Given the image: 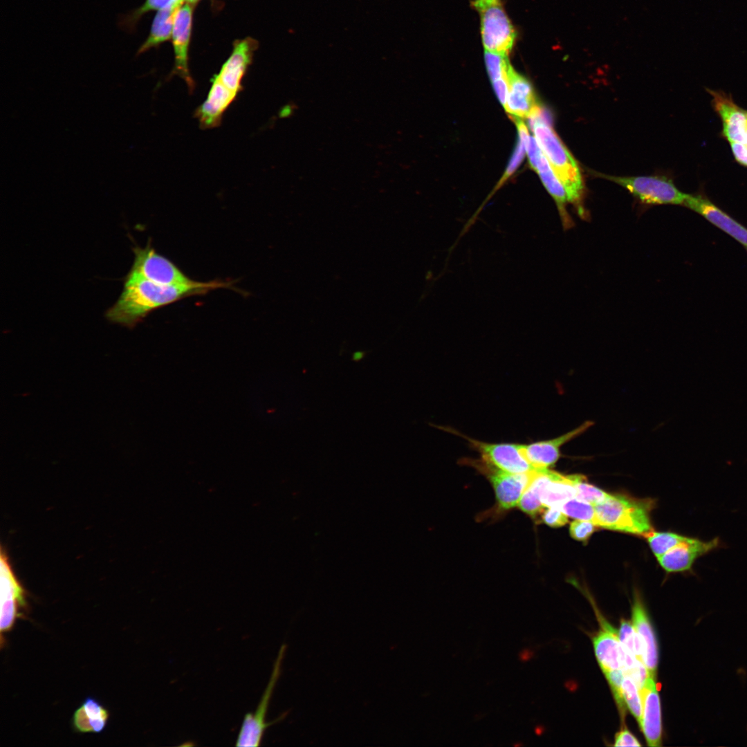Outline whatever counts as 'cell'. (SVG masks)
Masks as SVG:
<instances>
[{
    "label": "cell",
    "mask_w": 747,
    "mask_h": 747,
    "mask_svg": "<svg viewBox=\"0 0 747 747\" xmlns=\"http://www.w3.org/2000/svg\"><path fill=\"white\" fill-rule=\"evenodd\" d=\"M229 286L231 283L217 280L163 285L143 279L125 277L120 296L107 311L105 315L111 322L133 327L158 308L187 297L203 295L216 288Z\"/></svg>",
    "instance_id": "cell-1"
},
{
    "label": "cell",
    "mask_w": 747,
    "mask_h": 747,
    "mask_svg": "<svg viewBox=\"0 0 747 747\" xmlns=\"http://www.w3.org/2000/svg\"><path fill=\"white\" fill-rule=\"evenodd\" d=\"M257 47V42L252 38L234 44L231 55L212 78L205 100L195 111L201 128L212 129L221 124L224 113L243 89L242 80Z\"/></svg>",
    "instance_id": "cell-2"
},
{
    "label": "cell",
    "mask_w": 747,
    "mask_h": 747,
    "mask_svg": "<svg viewBox=\"0 0 747 747\" xmlns=\"http://www.w3.org/2000/svg\"><path fill=\"white\" fill-rule=\"evenodd\" d=\"M528 124L553 172L563 185L568 202L576 208L582 219L587 214L583 206L584 188L575 159L550 126L543 109L528 118Z\"/></svg>",
    "instance_id": "cell-3"
},
{
    "label": "cell",
    "mask_w": 747,
    "mask_h": 747,
    "mask_svg": "<svg viewBox=\"0 0 747 747\" xmlns=\"http://www.w3.org/2000/svg\"><path fill=\"white\" fill-rule=\"evenodd\" d=\"M653 501L611 495L594 505L595 524L604 528L643 536L652 531Z\"/></svg>",
    "instance_id": "cell-4"
},
{
    "label": "cell",
    "mask_w": 747,
    "mask_h": 747,
    "mask_svg": "<svg viewBox=\"0 0 747 747\" xmlns=\"http://www.w3.org/2000/svg\"><path fill=\"white\" fill-rule=\"evenodd\" d=\"M471 4L479 15L485 50L508 56L513 48L517 33L506 14L503 0H473Z\"/></svg>",
    "instance_id": "cell-5"
},
{
    "label": "cell",
    "mask_w": 747,
    "mask_h": 747,
    "mask_svg": "<svg viewBox=\"0 0 747 747\" xmlns=\"http://www.w3.org/2000/svg\"><path fill=\"white\" fill-rule=\"evenodd\" d=\"M135 257L127 278H139L163 285L186 284L193 282L174 264L158 254L149 243L145 248H133Z\"/></svg>",
    "instance_id": "cell-6"
},
{
    "label": "cell",
    "mask_w": 747,
    "mask_h": 747,
    "mask_svg": "<svg viewBox=\"0 0 747 747\" xmlns=\"http://www.w3.org/2000/svg\"><path fill=\"white\" fill-rule=\"evenodd\" d=\"M606 178L626 188L636 199L645 205H683L688 194L681 192L673 181L661 176Z\"/></svg>",
    "instance_id": "cell-7"
},
{
    "label": "cell",
    "mask_w": 747,
    "mask_h": 747,
    "mask_svg": "<svg viewBox=\"0 0 747 747\" xmlns=\"http://www.w3.org/2000/svg\"><path fill=\"white\" fill-rule=\"evenodd\" d=\"M486 477L493 487L499 509L509 510L517 504L529 486L535 470L520 474H512L500 470L480 459H463Z\"/></svg>",
    "instance_id": "cell-8"
},
{
    "label": "cell",
    "mask_w": 747,
    "mask_h": 747,
    "mask_svg": "<svg viewBox=\"0 0 747 747\" xmlns=\"http://www.w3.org/2000/svg\"><path fill=\"white\" fill-rule=\"evenodd\" d=\"M286 645L280 647L269 682L261 696L259 705L255 712L247 713L243 720L240 731L236 740L237 746H259L266 728L273 723L277 722L278 719L284 718L285 714L273 722L266 721L270 700L271 699L275 686L278 681L281 673V665L286 650Z\"/></svg>",
    "instance_id": "cell-9"
},
{
    "label": "cell",
    "mask_w": 747,
    "mask_h": 747,
    "mask_svg": "<svg viewBox=\"0 0 747 747\" xmlns=\"http://www.w3.org/2000/svg\"><path fill=\"white\" fill-rule=\"evenodd\" d=\"M465 439L470 447L481 455V459L496 468L512 474L526 473L536 470L524 457L522 445L515 443H489L473 439L459 432L442 427Z\"/></svg>",
    "instance_id": "cell-10"
},
{
    "label": "cell",
    "mask_w": 747,
    "mask_h": 747,
    "mask_svg": "<svg viewBox=\"0 0 747 747\" xmlns=\"http://www.w3.org/2000/svg\"><path fill=\"white\" fill-rule=\"evenodd\" d=\"M724 546L719 537L703 540L688 536L657 559L668 573H692L693 566L699 558Z\"/></svg>",
    "instance_id": "cell-11"
},
{
    "label": "cell",
    "mask_w": 747,
    "mask_h": 747,
    "mask_svg": "<svg viewBox=\"0 0 747 747\" xmlns=\"http://www.w3.org/2000/svg\"><path fill=\"white\" fill-rule=\"evenodd\" d=\"M526 150L531 166L537 172L542 183L556 203L564 229H570L574 225V222L566 211L568 200L565 189L553 172L535 138L529 137Z\"/></svg>",
    "instance_id": "cell-12"
},
{
    "label": "cell",
    "mask_w": 747,
    "mask_h": 747,
    "mask_svg": "<svg viewBox=\"0 0 747 747\" xmlns=\"http://www.w3.org/2000/svg\"><path fill=\"white\" fill-rule=\"evenodd\" d=\"M578 474L563 475L544 469H536L529 486L540 495L545 507L559 508L566 501L576 497Z\"/></svg>",
    "instance_id": "cell-13"
},
{
    "label": "cell",
    "mask_w": 747,
    "mask_h": 747,
    "mask_svg": "<svg viewBox=\"0 0 747 747\" xmlns=\"http://www.w3.org/2000/svg\"><path fill=\"white\" fill-rule=\"evenodd\" d=\"M193 6L185 2L176 8L172 35L175 57L172 73L185 82L190 92L194 89V82L190 75L188 65Z\"/></svg>",
    "instance_id": "cell-14"
},
{
    "label": "cell",
    "mask_w": 747,
    "mask_h": 747,
    "mask_svg": "<svg viewBox=\"0 0 747 747\" xmlns=\"http://www.w3.org/2000/svg\"><path fill=\"white\" fill-rule=\"evenodd\" d=\"M1 633L7 632L13 626L18 616V611L26 605L25 593L16 578L8 558L1 549Z\"/></svg>",
    "instance_id": "cell-15"
},
{
    "label": "cell",
    "mask_w": 747,
    "mask_h": 747,
    "mask_svg": "<svg viewBox=\"0 0 747 747\" xmlns=\"http://www.w3.org/2000/svg\"><path fill=\"white\" fill-rule=\"evenodd\" d=\"M683 205L700 214L734 239L747 246V228L712 203L703 192L687 194Z\"/></svg>",
    "instance_id": "cell-16"
},
{
    "label": "cell",
    "mask_w": 747,
    "mask_h": 747,
    "mask_svg": "<svg viewBox=\"0 0 747 747\" xmlns=\"http://www.w3.org/2000/svg\"><path fill=\"white\" fill-rule=\"evenodd\" d=\"M712 96V105L722 121L721 136L729 142L746 143L747 111L739 107L732 95L722 91L706 89Z\"/></svg>",
    "instance_id": "cell-17"
},
{
    "label": "cell",
    "mask_w": 747,
    "mask_h": 747,
    "mask_svg": "<svg viewBox=\"0 0 747 747\" xmlns=\"http://www.w3.org/2000/svg\"><path fill=\"white\" fill-rule=\"evenodd\" d=\"M591 421H586L579 427L552 439L522 445V453L526 459L536 469H544L554 465L560 456V448L587 431Z\"/></svg>",
    "instance_id": "cell-18"
},
{
    "label": "cell",
    "mask_w": 747,
    "mask_h": 747,
    "mask_svg": "<svg viewBox=\"0 0 747 747\" xmlns=\"http://www.w3.org/2000/svg\"><path fill=\"white\" fill-rule=\"evenodd\" d=\"M638 691L643 708L640 729L649 746H661L662 742L661 703L655 678L649 676Z\"/></svg>",
    "instance_id": "cell-19"
},
{
    "label": "cell",
    "mask_w": 747,
    "mask_h": 747,
    "mask_svg": "<svg viewBox=\"0 0 747 747\" xmlns=\"http://www.w3.org/2000/svg\"><path fill=\"white\" fill-rule=\"evenodd\" d=\"M508 94L505 110L511 117L528 118L542 110L531 83L510 65L508 72Z\"/></svg>",
    "instance_id": "cell-20"
},
{
    "label": "cell",
    "mask_w": 747,
    "mask_h": 747,
    "mask_svg": "<svg viewBox=\"0 0 747 747\" xmlns=\"http://www.w3.org/2000/svg\"><path fill=\"white\" fill-rule=\"evenodd\" d=\"M602 622V629L593 637V645L598 664L605 674L611 670H621L626 651L617 631L605 620Z\"/></svg>",
    "instance_id": "cell-21"
},
{
    "label": "cell",
    "mask_w": 747,
    "mask_h": 747,
    "mask_svg": "<svg viewBox=\"0 0 747 747\" xmlns=\"http://www.w3.org/2000/svg\"><path fill=\"white\" fill-rule=\"evenodd\" d=\"M632 625L640 639L644 665L650 676L656 677L658 666V645L647 611L637 593L631 609Z\"/></svg>",
    "instance_id": "cell-22"
},
{
    "label": "cell",
    "mask_w": 747,
    "mask_h": 747,
    "mask_svg": "<svg viewBox=\"0 0 747 747\" xmlns=\"http://www.w3.org/2000/svg\"><path fill=\"white\" fill-rule=\"evenodd\" d=\"M109 716L107 710L98 701L88 697L74 712L73 725L80 732L99 733L104 729Z\"/></svg>",
    "instance_id": "cell-23"
},
{
    "label": "cell",
    "mask_w": 747,
    "mask_h": 747,
    "mask_svg": "<svg viewBox=\"0 0 747 747\" xmlns=\"http://www.w3.org/2000/svg\"><path fill=\"white\" fill-rule=\"evenodd\" d=\"M176 8L169 7L158 11L152 21L149 36L139 48L138 55L156 47L172 37Z\"/></svg>",
    "instance_id": "cell-24"
},
{
    "label": "cell",
    "mask_w": 747,
    "mask_h": 747,
    "mask_svg": "<svg viewBox=\"0 0 747 747\" xmlns=\"http://www.w3.org/2000/svg\"><path fill=\"white\" fill-rule=\"evenodd\" d=\"M183 2V0H145L139 8L122 15L119 21L120 26L126 31L132 32L140 18L147 12L169 7H178Z\"/></svg>",
    "instance_id": "cell-25"
},
{
    "label": "cell",
    "mask_w": 747,
    "mask_h": 747,
    "mask_svg": "<svg viewBox=\"0 0 747 747\" xmlns=\"http://www.w3.org/2000/svg\"><path fill=\"white\" fill-rule=\"evenodd\" d=\"M515 122L517 130L519 139L517 144L514 154H513L510 161L505 171V173L499 181V185L504 183V181L510 177L517 169L521 162L522 161L526 149L527 147V142L529 138L527 127L524 122L523 120L517 117H511Z\"/></svg>",
    "instance_id": "cell-26"
},
{
    "label": "cell",
    "mask_w": 747,
    "mask_h": 747,
    "mask_svg": "<svg viewBox=\"0 0 747 747\" xmlns=\"http://www.w3.org/2000/svg\"><path fill=\"white\" fill-rule=\"evenodd\" d=\"M644 536L647 537L649 545L656 557L662 555L688 537L673 532H654L652 531Z\"/></svg>",
    "instance_id": "cell-27"
},
{
    "label": "cell",
    "mask_w": 747,
    "mask_h": 747,
    "mask_svg": "<svg viewBox=\"0 0 747 747\" xmlns=\"http://www.w3.org/2000/svg\"><path fill=\"white\" fill-rule=\"evenodd\" d=\"M622 689L626 706L636 718L640 728L643 708L638 688L631 677L624 675Z\"/></svg>",
    "instance_id": "cell-28"
},
{
    "label": "cell",
    "mask_w": 747,
    "mask_h": 747,
    "mask_svg": "<svg viewBox=\"0 0 747 747\" xmlns=\"http://www.w3.org/2000/svg\"><path fill=\"white\" fill-rule=\"evenodd\" d=\"M618 637L624 648L644 664L641 643L631 621L624 619L620 621Z\"/></svg>",
    "instance_id": "cell-29"
},
{
    "label": "cell",
    "mask_w": 747,
    "mask_h": 747,
    "mask_svg": "<svg viewBox=\"0 0 747 747\" xmlns=\"http://www.w3.org/2000/svg\"><path fill=\"white\" fill-rule=\"evenodd\" d=\"M558 508L569 517L595 524L594 506L583 499L573 497L563 503Z\"/></svg>",
    "instance_id": "cell-30"
},
{
    "label": "cell",
    "mask_w": 747,
    "mask_h": 747,
    "mask_svg": "<svg viewBox=\"0 0 747 747\" xmlns=\"http://www.w3.org/2000/svg\"><path fill=\"white\" fill-rule=\"evenodd\" d=\"M517 506L536 522L541 519L546 508L542 505L539 494L530 486L523 493Z\"/></svg>",
    "instance_id": "cell-31"
},
{
    "label": "cell",
    "mask_w": 747,
    "mask_h": 747,
    "mask_svg": "<svg viewBox=\"0 0 747 747\" xmlns=\"http://www.w3.org/2000/svg\"><path fill=\"white\" fill-rule=\"evenodd\" d=\"M576 497L583 499L593 506L605 500L610 494L596 487L586 481L582 475H578L576 483Z\"/></svg>",
    "instance_id": "cell-32"
},
{
    "label": "cell",
    "mask_w": 747,
    "mask_h": 747,
    "mask_svg": "<svg viewBox=\"0 0 747 747\" xmlns=\"http://www.w3.org/2000/svg\"><path fill=\"white\" fill-rule=\"evenodd\" d=\"M608 681L618 708L619 709L622 720L624 719L626 704L623 698L622 685L624 674L622 670H614L605 673Z\"/></svg>",
    "instance_id": "cell-33"
},
{
    "label": "cell",
    "mask_w": 747,
    "mask_h": 747,
    "mask_svg": "<svg viewBox=\"0 0 747 747\" xmlns=\"http://www.w3.org/2000/svg\"><path fill=\"white\" fill-rule=\"evenodd\" d=\"M597 526L592 522L575 519L571 522L570 535L577 541L587 542L596 531Z\"/></svg>",
    "instance_id": "cell-34"
},
{
    "label": "cell",
    "mask_w": 747,
    "mask_h": 747,
    "mask_svg": "<svg viewBox=\"0 0 747 747\" xmlns=\"http://www.w3.org/2000/svg\"><path fill=\"white\" fill-rule=\"evenodd\" d=\"M541 520L551 527L557 528L564 526L568 522V517L559 508L548 507L543 512Z\"/></svg>",
    "instance_id": "cell-35"
},
{
    "label": "cell",
    "mask_w": 747,
    "mask_h": 747,
    "mask_svg": "<svg viewBox=\"0 0 747 747\" xmlns=\"http://www.w3.org/2000/svg\"><path fill=\"white\" fill-rule=\"evenodd\" d=\"M614 741V746H641L638 740L626 728L616 735Z\"/></svg>",
    "instance_id": "cell-36"
},
{
    "label": "cell",
    "mask_w": 747,
    "mask_h": 747,
    "mask_svg": "<svg viewBox=\"0 0 747 747\" xmlns=\"http://www.w3.org/2000/svg\"><path fill=\"white\" fill-rule=\"evenodd\" d=\"M496 94L504 107L506 106L508 94V77H501L492 82Z\"/></svg>",
    "instance_id": "cell-37"
},
{
    "label": "cell",
    "mask_w": 747,
    "mask_h": 747,
    "mask_svg": "<svg viewBox=\"0 0 747 747\" xmlns=\"http://www.w3.org/2000/svg\"><path fill=\"white\" fill-rule=\"evenodd\" d=\"M733 156L740 165L747 167V145L743 142H730Z\"/></svg>",
    "instance_id": "cell-38"
},
{
    "label": "cell",
    "mask_w": 747,
    "mask_h": 747,
    "mask_svg": "<svg viewBox=\"0 0 747 747\" xmlns=\"http://www.w3.org/2000/svg\"><path fill=\"white\" fill-rule=\"evenodd\" d=\"M531 657H532V652L530 651L529 649H524L522 651H521L520 653H519V659L523 662L527 661Z\"/></svg>",
    "instance_id": "cell-39"
},
{
    "label": "cell",
    "mask_w": 747,
    "mask_h": 747,
    "mask_svg": "<svg viewBox=\"0 0 747 747\" xmlns=\"http://www.w3.org/2000/svg\"><path fill=\"white\" fill-rule=\"evenodd\" d=\"M365 356V352L362 351H356L352 354V360L358 362L361 360Z\"/></svg>",
    "instance_id": "cell-40"
},
{
    "label": "cell",
    "mask_w": 747,
    "mask_h": 747,
    "mask_svg": "<svg viewBox=\"0 0 747 747\" xmlns=\"http://www.w3.org/2000/svg\"><path fill=\"white\" fill-rule=\"evenodd\" d=\"M184 1L190 4L194 5L199 0H183Z\"/></svg>",
    "instance_id": "cell-41"
},
{
    "label": "cell",
    "mask_w": 747,
    "mask_h": 747,
    "mask_svg": "<svg viewBox=\"0 0 747 747\" xmlns=\"http://www.w3.org/2000/svg\"><path fill=\"white\" fill-rule=\"evenodd\" d=\"M746 144L747 145V129H746Z\"/></svg>",
    "instance_id": "cell-42"
},
{
    "label": "cell",
    "mask_w": 747,
    "mask_h": 747,
    "mask_svg": "<svg viewBox=\"0 0 747 747\" xmlns=\"http://www.w3.org/2000/svg\"><path fill=\"white\" fill-rule=\"evenodd\" d=\"M746 248V251H747V246Z\"/></svg>",
    "instance_id": "cell-43"
}]
</instances>
